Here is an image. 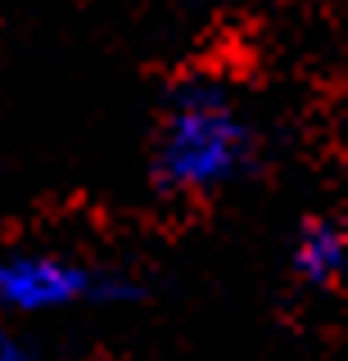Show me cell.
<instances>
[{
    "mask_svg": "<svg viewBox=\"0 0 348 361\" xmlns=\"http://www.w3.org/2000/svg\"><path fill=\"white\" fill-rule=\"evenodd\" d=\"M258 163L249 109L222 77H181L163 99L154 135V180L163 195L208 199L240 185Z\"/></svg>",
    "mask_w": 348,
    "mask_h": 361,
    "instance_id": "6da1fadb",
    "label": "cell"
},
{
    "mask_svg": "<svg viewBox=\"0 0 348 361\" xmlns=\"http://www.w3.org/2000/svg\"><path fill=\"white\" fill-rule=\"evenodd\" d=\"M140 285L64 248H9L0 253V307L14 316H50L86 302H127Z\"/></svg>",
    "mask_w": 348,
    "mask_h": 361,
    "instance_id": "7a4b0ae2",
    "label": "cell"
},
{
    "mask_svg": "<svg viewBox=\"0 0 348 361\" xmlns=\"http://www.w3.org/2000/svg\"><path fill=\"white\" fill-rule=\"evenodd\" d=\"M348 267V235L335 217H312L294 240V276L312 289L340 285Z\"/></svg>",
    "mask_w": 348,
    "mask_h": 361,
    "instance_id": "3957f363",
    "label": "cell"
},
{
    "mask_svg": "<svg viewBox=\"0 0 348 361\" xmlns=\"http://www.w3.org/2000/svg\"><path fill=\"white\" fill-rule=\"evenodd\" d=\"M0 361H37V357H32L28 348L14 338V334H5V330H0Z\"/></svg>",
    "mask_w": 348,
    "mask_h": 361,
    "instance_id": "277c9868",
    "label": "cell"
},
{
    "mask_svg": "<svg viewBox=\"0 0 348 361\" xmlns=\"http://www.w3.org/2000/svg\"><path fill=\"white\" fill-rule=\"evenodd\" d=\"M195 5H222V0H195Z\"/></svg>",
    "mask_w": 348,
    "mask_h": 361,
    "instance_id": "5b68a950",
    "label": "cell"
}]
</instances>
